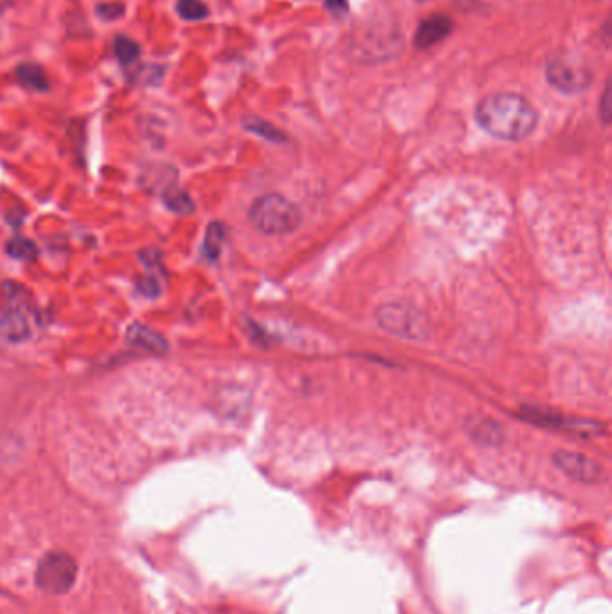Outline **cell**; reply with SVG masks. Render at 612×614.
Here are the masks:
<instances>
[{
  "instance_id": "cell-1",
  "label": "cell",
  "mask_w": 612,
  "mask_h": 614,
  "mask_svg": "<svg viewBox=\"0 0 612 614\" xmlns=\"http://www.w3.org/2000/svg\"><path fill=\"white\" fill-rule=\"evenodd\" d=\"M476 122L483 131L500 140L519 142L536 131L539 113L526 97L512 92H500L490 94L478 103Z\"/></svg>"
},
{
  "instance_id": "cell-2",
  "label": "cell",
  "mask_w": 612,
  "mask_h": 614,
  "mask_svg": "<svg viewBox=\"0 0 612 614\" xmlns=\"http://www.w3.org/2000/svg\"><path fill=\"white\" fill-rule=\"evenodd\" d=\"M404 47V36L400 27L386 22H368L352 34L350 52L352 58L363 63H381L395 58Z\"/></svg>"
},
{
  "instance_id": "cell-3",
  "label": "cell",
  "mask_w": 612,
  "mask_h": 614,
  "mask_svg": "<svg viewBox=\"0 0 612 614\" xmlns=\"http://www.w3.org/2000/svg\"><path fill=\"white\" fill-rule=\"evenodd\" d=\"M248 220L252 227L265 236H288L299 229L302 214L292 200L272 193L252 203Z\"/></svg>"
},
{
  "instance_id": "cell-4",
  "label": "cell",
  "mask_w": 612,
  "mask_h": 614,
  "mask_svg": "<svg viewBox=\"0 0 612 614\" xmlns=\"http://www.w3.org/2000/svg\"><path fill=\"white\" fill-rule=\"evenodd\" d=\"M544 74L550 86L564 95L582 94L593 83V70L588 59L570 50L552 54Z\"/></svg>"
},
{
  "instance_id": "cell-5",
  "label": "cell",
  "mask_w": 612,
  "mask_h": 614,
  "mask_svg": "<svg viewBox=\"0 0 612 614\" xmlns=\"http://www.w3.org/2000/svg\"><path fill=\"white\" fill-rule=\"evenodd\" d=\"M77 579V563L67 552H50L38 563L34 582L47 595H65Z\"/></svg>"
},
{
  "instance_id": "cell-6",
  "label": "cell",
  "mask_w": 612,
  "mask_h": 614,
  "mask_svg": "<svg viewBox=\"0 0 612 614\" xmlns=\"http://www.w3.org/2000/svg\"><path fill=\"white\" fill-rule=\"evenodd\" d=\"M377 321L384 330L408 339L428 338L431 325L428 314L422 309L402 302L379 307Z\"/></svg>"
},
{
  "instance_id": "cell-7",
  "label": "cell",
  "mask_w": 612,
  "mask_h": 614,
  "mask_svg": "<svg viewBox=\"0 0 612 614\" xmlns=\"http://www.w3.org/2000/svg\"><path fill=\"white\" fill-rule=\"evenodd\" d=\"M5 312L0 320V334L9 341L27 339L32 332V311L27 301V292L20 286L5 284Z\"/></svg>"
},
{
  "instance_id": "cell-8",
  "label": "cell",
  "mask_w": 612,
  "mask_h": 614,
  "mask_svg": "<svg viewBox=\"0 0 612 614\" xmlns=\"http://www.w3.org/2000/svg\"><path fill=\"white\" fill-rule=\"evenodd\" d=\"M552 462L561 473L580 483H600L606 476L604 467L582 453L557 451Z\"/></svg>"
},
{
  "instance_id": "cell-9",
  "label": "cell",
  "mask_w": 612,
  "mask_h": 614,
  "mask_svg": "<svg viewBox=\"0 0 612 614\" xmlns=\"http://www.w3.org/2000/svg\"><path fill=\"white\" fill-rule=\"evenodd\" d=\"M454 29V23L446 14H433L426 20H422L415 31V47L417 49H429L442 40H446Z\"/></svg>"
},
{
  "instance_id": "cell-10",
  "label": "cell",
  "mask_w": 612,
  "mask_h": 614,
  "mask_svg": "<svg viewBox=\"0 0 612 614\" xmlns=\"http://www.w3.org/2000/svg\"><path fill=\"white\" fill-rule=\"evenodd\" d=\"M465 429L472 440L482 446H500L505 440V431L501 424H498L490 417H472L465 422Z\"/></svg>"
},
{
  "instance_id": "cell-11",
  "label": "cell",
  "mask_w": 612,
  "mask_h": 614,
  "mask_svg": "<svg viewBox=\"0 0 612 614\" xmlns=\"http://www.w3.org/2000/svg\"><path fill=\"white\" fill-rule=\"evenodd\" d=\"M128 341L133 347L144 348V350L153 352V354H166L167 352V341L158 332H155L153 329H149L139 321L131 323V327L128 329Z\"/></svg>"
},
{
  "instance_id": "cell-12",
  "label": "cell",
  "mask_w": 612,
  "mask_h": 614,
  "mask_svg": "<svg viewBox=\"0 0 612 614\" xmlns=\"http://www.w3.org/2000/svg\"><path fill=\"white\" fill-rule=\"evenodd\" d=\"M16 79L22 86L32 90V92H45L49 88V79L45 70L36 63H22L14 70Z\"/></svg>"
},
{
  "instance_id": "cell-13",
  "label": "cell",
  "mask_w": 612,
  "mask_h": 614,
  "mask_svg": "<svg viewBox=\"0 0 612 614\" xmlns=\"http://www.w3.org/2000/svg\"><path fill=\"white\" fill-rule=\"evenodd\" d=\"M245 128L270 142H284L286 140V135L275 128L272 122L265 121V119H259V117H248L245 119Z\"/></svg>"
},
{
  "instance_id": "cell-14",
  "label": "cell",
  "mask_w": 612,
  "mask_h": 614,
  "mask_svg": "<svg viewBox=\"0 0 612 614\" xmlns=\"http://www.w3.org/2000/svg\"><path fill=\"white\" fill-rule=\"evenodd\" d=\"M113 50L121 65H131L140 58V45L128 36H117L113 40Z\"/></svg>"
},
{
  "instance_id": "cell-15",
  "label": "cell",
  "mask_w": 612,
  "mask_h": 614,
  "mask_svg": "<svg viewBox=\"0 0 612 614\" xmlns=\"http://www.w3.org/2000/svg\"><path fill=\"white\" fill-rule=\"evenodd\" d=\"M225 241V229L221 223H212L207 229V236H205V243H203V254L207 259L214 261L220 257L221 254V247Z\"/></svg>"
},
{
  "instance_id": "cell-16",
  "label": "cell",
  "mask_w": 612,
  "mask_h": 614,
  "mask_svg": "<svg viewBox=\"0 0 612 614\" xmlns=\"http://www.w3.org/2000/svg\"><path fill=\"white\" fill-rule=\"evenodd\" d=\"M164 202L176 214H191V212H194V203H193L191 196L185 191L178 189V187L169 189L166 193V196H164Z\"/></svg>"
},
{
  "instance_id": "cell-17",
  "label": "cell",
  "mask_w": 612,
  "mask_h": 614,
  "mask_svg": "<svg viewBox=\"0 0 612 614\" xmlns=\"http://www.w3.org/2000/svg\"><path fill=\"white\" fill-rule=\"evenodd\" d=\"M176 13L189 22H198L209 16V7L202 0H178Z\"/></svg>"
},
{
  "instance_id": "cell-18",
  "label": "cell",
  "mask_w": 612,
  "mask_h": 614,
  "mask_svg": "<svg viewBox=\"0 0 612 614\" xmlns=\"http://www.w3.org/2000/svg\"><path fill=\"white\" fill-rule=\"evenodd\" d=\"M5 248H7V254H9L11 257L20 259V261H31V259H34L36 254H38L36 245H34L32 241L25 239V238H20V236L13 238V239L7 243Z\"/></svg>"
},
{
  "instance_id": "cell-19",
  "label": "cell",
  "mask_w": 612,
  "mask_h": 614,
  "mask_svg": "<svg viewBox=\"0 0 612 614\" xmlns=\"http://www.w3.org/2000/svg\"><path fill=\"white\" fill-rule=\"evenodd\" d=\"M97 14H99V18L112 22V20L124 16V5L119 2H106V4L97 5Z\"/></svg>"
},
{
  "instance_id": "cell-20",
  "label": "cell",
  "mask_w": 612,
  "mask_h": 614,
  "mask_svg": "<svg viewBox=\"0 0 612 614\" xmlns=\"http://www.w3.org/2000/svg\"><path fill=\"white\" fill-rule=\"evenodd\" d=\"M325 7L334 14V16H345L348 13V2L346 0H327Z\"/></svg>"
},
{
  "instance_id": "cell-21",
  "label": "cell",
  "mask_w": 612,
  "mask_h": 614,
  "mask_svg": "<svg viewBox=\"0 0 612 614\" xmlns=\"http://www.w3.org/2000/svg\"><path fill=\"white\" fill-rule=\"evenodd\" d=\"M602 117H604V122H609L611 119V94H609V83L606 85V90H604V95H602Z\"/></svg>"
},
{
  "instance_id": "cell-22",
  "label": "cell",
  "mask_w": 612,
  "mask_h": 614,
  "mask_svg": "<svg viewBox=\"0 0 612 614\" xmlns=\"http://www.w3.org/2000/svg\"><path fill=\"white\" fill-rule=\"evenodd\" d=\"M13 5V0H0V14L5 13Z\"/></svg>"
},
{
  "instance_id": "cell-23",
  "label": "cell",
  "mask_w": 612,
  "mask_h": 614,
  "mask_svg": "<svg viewBox=\"0 0 612 614\" xmlns=\"http://www.w3.org/2000/svg\"><path fill=\"white\" fill-rule=\"evenodd\" d=\"M418 2H426V0H418Z\"/></svg>"
}]
</instances>
